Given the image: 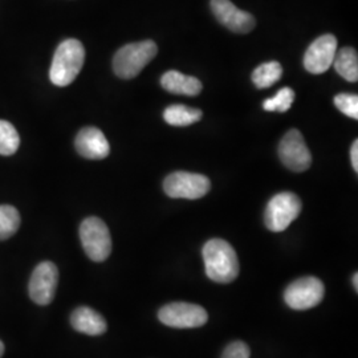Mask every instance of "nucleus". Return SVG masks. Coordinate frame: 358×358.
Here are the masks:
<instances>
[{"instance_id": "f257e3e1", "label": "nucleus", "mask_w": 358, "mask_h": 358, "mask_svg": "<svg viewBox=\"0 0 358 358\" xmlns=\"http://www.w3.org/2000/svg\"><path fill=\"white\" fill-rule=\"evenodd\" d=\"M206 275L219 284L232 282L239 275V260L235 250L223 239H211L203 245Z\"/></svg>"}, {"instance_id": "f03ea898", "label": "nucleus", "mask_w": 358, "mask_h": 358, "mask_svg": "<svg viewBox=\"0 0 358 358\" xmlns=\"http://www.w3.org/2000/svg\"><path fill=\"white\" fill-rule=\"evenodd\" d=\"M85 62V48L76 38H66L55 52L50 69V78L56 87L72 84Z\"/></svg>"}, {"instance_id": "7ed1b4c3", "label": "nucleus", "mask_w": 358, "mask_h": 358, "mask_svg": "<svg viewBox=\"0 0 358 358\" xmlns=\"http://www.w3.org/2000/svg\"><path fill=\"white\" fill-rule=\"evenodd\" d=\"M157 53L158 47L153 40L127 44L115 52L113 71L120 78L130 80L138 76L142 69L153 60Z\"/></svg>"}, {"instance_id": "20e7f679", "label": "nucleus", "mask_w": 358, "mask_h": 358, "mask_svg": "<svg viewBox=\"0 0 358 358\" xmlns=\"http://www.w3.org/2000/svg\"><path fill=\"white\" fill-rule=\"evenodd\" d=\"M80 239L90 260L101 263L112 252V238L108 226L100 217H87L80 226Z\"/></svg>"}, {"instance_id": "39448f33", "label": "nucleus", "mask_w": 358, "mask_h": 358, "mask_svg": "<svg viewBox=\"0 0 358 358\" xmlns=\"http://www.w3.org/2000/svg\"><path fill=\"white\" fill-rule=\"evenodd\" d=\"M301 213V201L294 192L276 194L267 205L264 214L266 227L272 232H282L289 227Z\"/></svg>"}, {"instance_id": "423d86ee", "label": "nucleus", "mask_w": 358, "mask_h": 358, "mask_svg": "<svg viewBox=\"0 0 358 358\" xmlns=\"http://www.w3.org/2000/svg\"><path fill=\"white\" fill-rule=\"evenodd\" d=\"M325 294L320 279L306 276L291 282L284 291V301L294 310H307L319 306Z\"/></svg>"}, {"instance_id": "0eeeda50", "label": "nucleus", "mask_w": 358, "mask_h": 358, "mask_svg": "<svg viewBox=\"0 0 358 358\" xmlns=\"http://www.w3.org/2000/svg\"><path fill=\"white\" fill-rule=\"evenodd\" d=\"M211 189L210 179L196 173L176 171L167 176L164 182V190L170 198L199 199Z\"/></svg>"}, {"instance_id": "6e6552de", "label": "nucleus", "mask_w": 358, "mask_h": 358, "mask_svg": "<svg viewBox=\"0 0 358 358\" xmlns=\"http://www.w3.org/2000/svg\"><path fill=\"white\" fill-rule=\"evenodd\" d=\"M158 319L166 327L177 329H192L203 327L208 315L205 308L190 303H170L161 308Z\"/></svg>"}, {"instance_id": "1a4fd4ad", "label": "nucleus", "mask_w": 358, "mask_h": 358, "mask_svg": "<svg viewBox=\"0 0 358 358\" xmlns=\"http://www.w3.org/2000/svg\"><path fill=\"white\" fill-rule=\"evenodd\" d=\"M279 157L285 166L296 173L306 171L312 165V155L307 143L303 134L296 129L287 131L282 137L279 145Z\"/></svg>"}, {"instance_id": "9d476101", "label": "nucleus", "mask_w": 358, "mask_h": 358, "mask_svg": "<svg viewBox=\"0 0 358 358\" xmlns=\"http://www.w3.org/2000/svg\"><path fill=\"white\" fill-rule=\"evenodd\" d=\"M59 282V269L52 262L40 263L29 279V297L38 306H48L55 299Z\"/></svg>"}, {"instance_id": "9b49d317", "label": "nucleus", "mask_w": 358, "mask_h": 358, "mask_svg": "<svg viewBox=\"0 0 358 358\" xmlns=\"http://www.w3.org/2000/svg\"><path fill=\"white\" fill-rule=\"evenodd\" d=\"M337 52V38L333 35H322L316 38L304 55V66L313 75L325 73L333 64Z\"/></svg>"}, {"instance_id": "f8f14e48", "label": "nucleus", "mask_w": 358, "mask_h": 358, "mask_svg": "<svg viewBox=\"0 0 358 358\" xmlns=\"http://www.w3.org/2000/svg\"><path fill=\"white\" fill-rule=\"evenodd\" d=\"M211 10L217 22L235 34H248L255 28V17L239 10L230 0H211Z\"/></svg>"}, {"instance_id": "ddd939ff", "label": "nucleus", "mask_w": 358, "mask_h": 358, "mask_svg": "<svg viewBox=\"0 0 358 358\" xmlns=\"http://www.w3.org/2000/svg\"><path fill=\"white\" fill-rule=\"evenodd\" d=\"M77 152L88 159H103L110 153V146L103 131L97 128L81 129L77 134Z\"/></svg>"}, {"instance_id": "4468645a", "label": "nucleus", "mask_w": 358, "mask_h": 358, "mask_svg": "<svg viewBox=\"0 0 358 358\" xmlns=\"http://www.w3.org/2000/svg\"><path fill=\"white\" fill-rule=\"evenodd\" d=\"M71 324L77 332L100 336L106 332L108 324L103 316L90 307H78L72 312Z\"/></svg>"}, {"instance_id": "2eb2a0df", "label": "nucleus", "mask_w": 358, "mask_h": 358, "mask_svg": "<svg viewBox=\"0 0 358 358\" xmlns=\"http://www.w3.org/2000/svg\"><path fill=\"white\" fill-rule=\"evenodd\" d=\"M161 85L173 94L198 96L202 92V83L196 77L183 75L178 71H169L162 78Z\"/></svg>"}, {"instance_id": "dca6fc26", "label": "nucleus", "mask_w": 358, "mask_h": 358, "mask_svg": "<svg viewBox=\"0 0 358 358\" xmlns=\"http://www.w3.org/2000/svg\"><path fill=\"white\" fill-rule=\"evenodd\" d=\"M333 65L337 73L346 81L356 83L358 80V56L357 52L350 47L341 48L336 52Z\"/></svg>"}, {"instance_id": "f3484780", "label": "nucleus", "mask_w": 358, "mask_h": 358, "mask_svg": "<svg viewBox=\"0 0 358 358\" xmlns=\"http://www.w3.org/2000/svg\"><path fill=\"white\" fill-rule=\"evenodd\" d=\"M164 118L169 125L189 127L202 118V110L185 105H171L165 110Z\"/></svg>"}, {"instance_id": "a211bd4d", "label": "nucleus", "mask_w": 358, "mask_h": 358, "mask_svg": "<svg viewBox=\"0 0 358 358\" xmlns=\"http://www.w3.org/2000/svg\"><path fill=\"white\" fill-rule=\"evenodd\" d=\"M282 68L278 62H269L259 65L252 73V81L259 90H266L275 85L282 78Z\"/></svg>"}, {"instance_id": "6ab92c4d", "label": "nucleus", "mask_w": 358, "mask_h": 358, "mask_svg": "<svg viewBox=\"0 0 358 358\" xmlns=\"http://www.w3.org/2000/svg\"><path fill=\"white\" fill-rule=\"evenodd\" d=\"M20 214L13 206H0V241L13 236L20 227Z\"/></svg>"}, {"instance_id": "aec40b11", "label": "nucleus", "mask_w": 358, "mask_h": 358, "mask_svg": "<svg viewBox=\"0 0 358 358\" xmlns=\"http://www.w3.org/2000/svg\"><path fill=\"white\" fill-rule=\"evenodd\" d=\"M20 137L11 122L0 120V155H13L17 152Z\"/></svg>"}, {"instance_id": "412c9836", "label": "nucleus", "mask_w": 358, "mask_h": 358, "mask_svg": "<svg viewBox=\"0 0 358 358\" xmlns=\"http://www.w3.org/2000/svg\"><path fill=\"white\" fill-rule=\"evenodd\" d=\"M294 101V92L291 88H282L273 99H268L263 103V108L267 112H288Z\"/></svg>"}, {"instance_id": "4be33fe9", "label": "nucleus", "mask_w": 358, "mask_h": 358, "mask_svg": "<svg viewBox=\"0 0 358 358\" xmlns=\"http://www.w3.org/2000/svg\"><path fill=\"white\" fill-rule=\"evenodd\" d=\"M334 105L340 112L344 115L358 120V97L357 94H348L341 93L334 97Z\"/></svg>"}, {"instance_id": "5701e85b", "label": "nucleus", "mask_w": 358, "mask_h": 358, "mask_svg": "<svg viewBox=\"0 0 358 358\" xmlns=\"http://www.w3.org/2000/svg\"><path fill=\"white\" fill-rule=\"evenodd\" d=\"M250 348L243 341L231 343L222 353V358H250Z\"/></svg>"}, {"instance_id": "b1692460", "label": "nucleus", "mask_w": 358, "mask_h": 358, "mask_svg": "<svg viewBox=\"0 0 358 358\" xmlns=\"http://www.w3.org/2000/svg\"><path fill=\"white\" fill-rule=\"evenodd\" d=\"M350 158H352V165L355 171H358V141L353 142L352 150H350Z\"/></svg>"}, {"instance_id": "393cba45", "label": "nucleus", "mask_w": 358, "mask_h": 358, "mask_svg": "<svg viewBox=\"0 0 358 358\" xmlns=\"http://www.w3.org/2000/svg\"><path fill=\"white\" fill-rule=\"evenodd\" d=\"M352 282H353V287H355V289H356V291H358V273H357V272H356V273H355V275H353V280H352Z\"/></svg>"}, {"instance_id": "a878e982", "label": "nucleus", "mask_w": 358, "mask_h": 358, "mask_svg": "<svg viewBox=\"0 0 358 358\" xmlns=\"http://www.w3.org/2000/svg\"><path fill=\"white\" fill-rule=\"evenodd\" d=\"M4 355V344L0 341V357Z\"/></svg>"}]
</instances>
